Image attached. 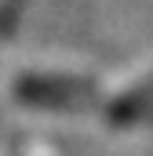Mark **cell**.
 Wrapping results in <instances>:
<instances>
[{
  "mask_svg": "<svg viewBox=\"0 0 153 156\" xmlns=\"http://www.w3.org/2000/svg\"><path fill=\"white\" fill-rule=\"evenodd\" d=\"M15 94L29 105H51V109H84L99 98L91 80L76 76H22L15 83Z\"/></svg>",
  "mask_w": 153,
  "mask_h": 156,
  "instance_id": "obj_1",
  "label": "cell"
},
{
  "mask_svg": "<svg viewBox=\"0 0 153 156\" xmlns=\"http://www.w3.org/2000/svg\"><path fill=\"white\" fill-rule=\"evenodd\" d=\"M18 11H22V0H0V37L15 29V22H18Z\"/></svg>",
  "mask_w": 153,
  "mask_h": 156,
  "instance_id": "obj_2",
  "label": "cell"
}]
</instances>
